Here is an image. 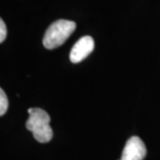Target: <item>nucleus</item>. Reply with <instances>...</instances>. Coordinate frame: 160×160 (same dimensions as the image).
Masks as SVG:
<instances>
[{
	"label": "nucleus",
	"mask_w": 160,
	"mask_h": 160,
	"mask_svg": "<svg viewBox=\"0 0 160 160\" xmlns=\"http://www.w3.org/2000/svg\"><path fill=\"white\" fill-rule=\"evenodd\" d=\"M29 118L26 122L27 129L33 133L34 138L41 143L50 142L53 136L52 129L50 126V117L48 113L40 108L28 109Z\"/></svg>",
	"instance_id": "obj_1"
},
{
	"label": "nucleus",
	"mask_w": 160,
	"mask_h": 160,
	"mask_svg": "<svg viewBox=\"0 0 160 160\" xmlns=\"http://www.w3.org/2000/svg\"><path fill=\"white\" fill-rule=\"evenodd\" d=\"M76 23L68 20H58L46 29L43 38V45L46 49H54L61 46L76 29Z\"/></svg>",
	"instance_id": "obj_2"
},
{
	"label": "nucleus",
	"mask_w": 160,
	"mask_h": 160,
	"mask_svg": "<svg viewBox=\"0 0 160 160\" xmlns=\"http://www.w3.org/2000/svg\"><path fill=\"white\" fill-rule=\"evenodd\" d=\"M147 155V149L142 139L132 136L126 143L119 160H142Z\"/></svg>",
	"instance_id": "obj_3"
},
{
	"label": "nucleus",
	"mask_w": 160,
	"mask_h": 160,
	"mask_svg": "<svg viewBox=\"0 0 160 160\" xmlns=\"http://www.w3.org/2000/svg\"><path fill=\"white\" fill-rule=\"evenodd\" d=\"M94 48V41L90 36H85L81 38L75 44L70 53H69V60L73 63H78L85 60Z\"/></svg>",
	"instance_id": "obj_4"
},
{
	"label": "nucleus",
	"mask_w": 160,
	"mask_h": 160,
	"mask_svg": "<svg viewBox=\"0 0 160 160\" xmlns=\"http://www.w3.org/2000/svg\"><path fill=\"white\" fill-rule=\"evenodd\" d=\"M8 109V99L6 97V92L1 88L0 89V116L6 114V110Z\"/></svg>",
	"instance_id": "obj_5"
},
{
	"label": "nucleus",
	"mask_w": 160,
	"mask_h": 160,
	"mask_svg": "<svg viewBox=\"0 0 160 160\" xmlns=\"http://www.w3.org/2000/svg\"><path fill=\"white\" fill-rule=\"evenodd\" d=\"M7 35V29H6V26L4 21L1 19L0 20V42L3 43L6 38Z\"/></svg>",
	"instance_id": "obj_6"
}]
</instances>
